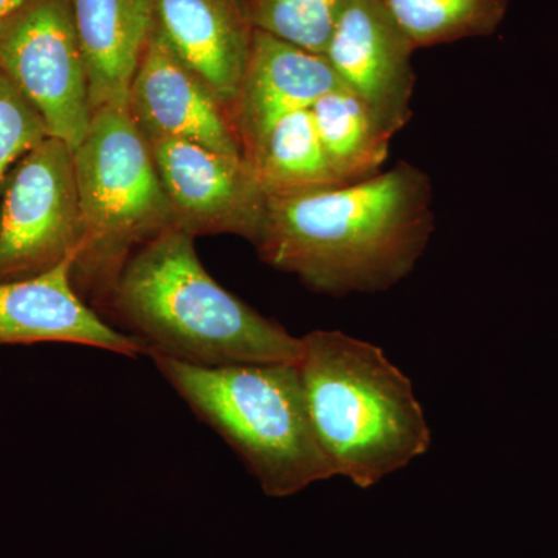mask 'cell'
<instances>
[{"instance_id":"cell-2","label":"cell","mask_w":558,"mask_h":558,"mask_svg":"<svg viewBox=\"0 0 558 558\" xmlns=\"http://www.w3.org/2000/svg\"><path fill=\"white\" fill-rule=\"evenodd\" d=\"M194 240L168 229L135 250L105 318L142 341L149 357L199 366L296 363L300 337L222 288L202 264Z\"/></svg>"},{"instance_id":"cell-7","label":"cell","mask_w":558,"mask_h":558,"mask_svg":"<svg viewBox=\"0 0 558 558\" xmlns=\"http://www.w3.org/2000/svg\"><path fill=\"white\" fill-rule=\"evenodd\" d=\"M0 72L73 149L89 130V80L72 0H25L0 27Z\"/></svg>"},{"instance_id":"cell-15","label":"cell","mask_w":558,"mask_h":558,"mask_svg":"<svg viewBox=\"0 0 558 558\" xmlns=\"http://www.w3.org/2000/svg\"><path fill=\"white\" fill-rule=\"evenodd\" d=\"M311 113L329 170L340 185L384 171L391 137L357 95L339 84L311 106Z\"/></svg>"},{"instance_id":"cell-14","label":"cell","mask_w":558,"mask_h":558,"mask_svg":"<svg viewBox=\"0 0 558 558\" xmlns=\"http://www.w3.org/2000/svg\"><path fill=\"white\" fill-rule=\"evenodd\" d=\"M72 7L92 112L126 108L132 80L156 27L154 0H72Z\"/></svg>"},{"instance_id":"cell-11","label":"cell","mask_w":558,"mask_h":558,"mask_svg":"<svg viewBox=\"0 0 558 558\" xmlns=\"http://www.w3.org/2000/svg\"><path fill=\"white\" fill-rule=\"evenodd\" d=\"M75 256L38 277L0 281V347L72 343L124 357L148 355L145 344L102 317L76 292Z\"/></svg>"},{"instance_id":"cell-5","label":"cell","mask_w":558,"mask_h":558,"mask_svg":"<svg viewBox=\"0 0 558 558\" xmlns=\"http://www.w3.org/2000/svg\"><path fill=\"white\" fill-rule=\"evenodd\" d=\"M73 159L83 238L72 281L105 317L132 253L174 223L149 140L128 106L95 110Z\"/></svg>"},{"instance_id":"cell-18","label":"cell","mask_w":558,"mask_h":558,"mask_svg":"<svg viewBox=\"0 0 558 558\" xmlns=\"http://www.w3.org/2000/svg\"><path fill=\"white\" fill-rule=\"evenodd\" d=\"M255 31L325 54L349 0H238Z\"/></svg>"},{"instance_id":"cell-19","label":"cell","mask_w":558,"mask_h":558,"mask_svg":"<svg viewBox=\"0 0 558 558\" xmlns=\"http://www.w3.org/2000/svg\"><path fill=\"white\" fill-rule=\"evenodd\" d=\"M47 137L38 109L0 72V193L14 165Z\"/></svg>"},{"instance_id":"cell-12","label":"cell","mask_w":558,"mask_h":558,"mask_svg":"<svg viewBox=\"0 0 558 558\" xmlns=\"http://www.w3.org/2000/svg\"><path fill=\"white\" fill-rule=\"evenodd\" d=\"M339 84L323 54L255 31L247 68L229 109L242 159L279 120L296 110L310 109Z\"/></svg>"},{"instance_id":"cell-20","label":"cell","mask_w":558,"mask_h":558,"mask_svg":"<svg viewBox=\"0 0 558 558\" xmlns=\"http://www.w3.org/2000/svg\"><path fill=\"white\" fill-rule=\"evenodd\" d=\"M25 0H0V27L24 5Z\"/></svg>"},{"instance_id":"cell-16","label":"cell","mask_w":558,"mask_h":558,"mask_svg":"<svg viewBox=\"0 0 558 558\" xmlns=\"http://www.w3.org/2000/svg\"><path fill=\"white\" fill-rule=\"evenodd\" d=\"M244 160L269 197L340 185L323 154L311 108L279 120Z\"/></svg>"},{"instance_id":"cell-10","label":"cell","mask_w":558,"mask_h":558,"mask_svg":"<svg viewBox=\"0 0 558 558\" xmlns=\"http://www.w3.org/2000/svg\"><path fill=\"white\" fill-rule=\"evenodd\" d=\"M128 109L149 142L189 140L242 159L227 109L156 27L132 80Z\"/></svg>"},{"instance_id":"cell-17","label":"cell","mask_w":558,"mask_h":558,"mask_svg":"<svg viewBox=\"0 0 558 558\" xmlns=\"http://www.w3.org/2000/svg\"><path fill=\"white\" fill-rule=\"evenodd\" d=\"M416 49L490 36L510 0H381Z\"/></svg>"},{"instance_id":"cell-4","label":"cell","mask_w":558,"mask_h":558,"mask_svg":"<svg viewBox=\"0 0 558 558\" xmlns=\"http://www.w3.org/2000/svg\"><path fill=\"white\" fill-rule=\"evenodd\" d=\"M165 380L240 454L269 497L336 476L319 446L295 363L199 366L153 355Z\"/></svg>"},{"instance_id":"cell-8","label":"cell","mask_w":558,"mask_h":558,"mask_svg":"<svg viewBox=\"0 0 558 558\" xmlns=\"http://www.w3.org/2000/svg\"><path fill=\"white\" fill-rule=\"evenodd\" d=\"M149 143L174 229L193 238L233 234L255 245L269 196L244 159L189 140Z\"/></svg>"},{"instance_id":"cell-13","label":"cell","mask_w":558,"mask_h":558,"mask_svg":"<svg viewBox=\"0 0 558 558\" xmlns=\"http://www.w3.org/2000/svg\"><path fill=\"white\" fill-rule=\"evenodd\" d=\"M156 31L229 109L240 90L255 28L238 0H154Z\"/></svg>"},{"instance_id":"cell-6","label":"cell","mask_w":558,"mask_h":558,"mask_svg":"<svg viewBox=\"0 0 558 558\" xmlns=\"http://www.w3.org/2000/svg\"><path fill=\"white\" fill-rule=\"evenodd\" d=\"M83 226L73 148L47 137L0 193V281L38 277L78 255Z\"/></svg>"},{"instance_id":"cell-1","label":"cell","mask_w":558,"mask_h":558,"mask_svg":"<svg viewBox=\"0 0 558 558\" xmlns=\"http://www.w3.org/2000/svg\"><path fill=\"white\" fill-rule=\"evenodd\" d=\"M435 226L432 180L399 161L362 182L269 197L255 247L314 292L374 293L409 277Z\"/></svg>"},{"instance_id":"cell-9","label":"cell","mask_w":558,"mask_h":558,"mask_svg":"<svg viewBox=\"0 0 558 558\" xmlns=\"http://www.w3.org/2000/svg\"><path fill=\"white\" fill-rule=\"evenodd\" d=\"M416 50L381 0H349L323 57L392 138L413 117Z\"/></svg>"},{"instance_id":"cell-3","label":"cell","mask_w":558,"mask_h":558,"mask_svg":"<svg viewBox=\"0 0 558 558\" xmlns=\"http://www.w3.org/2000/svg\"><path fill=\"white\" fill-rule=\"evenodd\" d=\"M295 365L336 475L373 487L429 449L432 432L411 380L376 344L314 330L300 337Z\"/></svg>"}]
</instances>
